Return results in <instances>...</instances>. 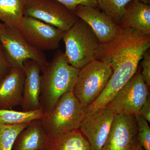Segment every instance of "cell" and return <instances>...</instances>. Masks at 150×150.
Segmentation results:
<instances>
[{
  "mask_svg": "<svg viewBox=\"0 0 150 150\" xmlns=\"http://www.w3.org/2000/svg\"><path fill=\"white\" fill-rule=\"evenodd\" d=\"M150 47V35L126 28L122 29L110 42L101 44L96 59L108 65L112 74L100 95L84 108L85 114L92 113L110 102L137 72L144 53Z\"/></svg>",
  "mask_w": 150,
  "mask_h": 150,
  "instance_id": "cell-1",
  "label": "cell"
},
{
  "mask_svg": "<svg viewBox=\"0 0 150 150\" xmlns=\"http://www.w3.org/2000/svg\"><path fill=\"white\" fill-rule=\"evenodd\" d=\"M79 70L68 63L64 53L60 50L42 68L40 102L44 114L52 110L62 96L73 91Z\"/></svg>",
  "mask_w": 150,
  "mask_h": 150,
  "instance_id": "cell-2",
  "label": "cell"
},
{
  "mask_svg": "<svg viewBox=\"0 0 150 150\" xmlns=\"http://www.w3.org/2000/svg\"><path fill=\"white\" fill-rule=\"evenodd\" d=\"M85 115L84 108L73 92H69L62 96L40 120L48 138L55 140L79 130Z\"/></svg>",
  "mask_w": 150,
  "mask_h": 150,
  "instance_id": "cell-3",
  "label": "cell"
},
{
  "mask_svg": "<svg viewBox=\"0 0 150 150\" xmlns=\"http://www.w3.org/2000/svg\"><path fill=\"white\" fill-rule=\"evenodd\" d=\"M62 40L65 44L67 62L78 69L96 59L101 45L91 27L80 18L65 31Z\"/></svg>",
  "mask_w": 150,
  "mask_h": 150,
  "instance_id": "cell-4",
  "label": "cell"
},
{
  "mask_svg": "<svg viewBox=\"0 0 150 150\" xmlns=\"http://www.w3.org/2000/svg\"><path fill=\"white\" fill-rule=\"evenodd\" d=\"M112 74V69L108 65L97 59L79 69L72 92L84 108L91 104L100 95Z\"/></svg>",
  "mask_w": 150,
  "mask_h": 150,
  "instance_id": "cell-5",
  "label": "cell"
},
{
  "mask_svg": "<svg viewBox=\"0 0 150 150\" xmlns=\"http://www.w3.org/2000/svg\"><path fill=\"white\" fill-rule=\"evenodd\" d=\"M0 41L7 60L12 68H23V62L30 59L37 62L42 69L48 62L43 51L30 45L18 27L6 25L0 34Z\"/></svg>",
  "mask_w": 150,
  "mask_h": 150,
  "instance_id": "cell-6",
  "label": "cell"
},
{
  "mask_svg": "<svg viewBox=\"0 0 150 150\" xmlns=\"http://www.w3.org/2000/svg\"><path fill=\"white\" fill-rule=\"evenodd\" d=\"M24 16L37 19L66 31L79 19L73 11L56 0H26Z\"/></svg>",
  "mask_w": 150,
  "mask_h": 150,
  "instance_id": "cell-7",
  "label": "cell"
},
{
  "mask_svg": "<svg viewBox=\"0 0 150 150\" xmlns=\"http://www.w3.org/2000/svg\"><path fill=\"white\" fill-rule=\"evenodd\" d=\"M141 67L108 103L116 114L135 115L149 96L147 85L142 78Z\"/></svg>",
  "mask_w": 150,
  "mask_h": 150,
  "instance_id": "cell-8",
  "label": "cell"
},
{
  "mask_svg": "<svg viewBox=\"0 0 150 150\" xmlns=\"http://www.w3.org/2000/svg\"><path fill=\"white\" fill-rule=\"evenodd\" d=\"M18 28L30 45L42 51L59 48L65 32L37 19L26 16H23Z\"/></svg>",
  "mask_w": 150,
  "mask_h": 150,
  "instance_id": "cell-9",
  "label": "cell"
},
{
  "mask_svg": "<svg viewBox=\"0 0 150 150\" xmlns=\"http://www.w3.org/2000/svg\"><path fill=\"white\" fill-rule=\"evenodd\" d=\"M116 113L107 104L92 113L85 114L79 130L92 150H100L106 142Z\"/></svg>",
  "mask_w": 150,
  "mask_h": 150,
  "instance_id": "cell-10",
  "label": "cell"
},
{
  "mask_svg": "<svg viewBox=\"0 0 150 150\" xmlns=\"http://www.w3.org/2000/svg\"><path fill=\"white\" fill-rule=\"evenodd\" d=\"M138 142L135 116L116 114L106 142L100 150H134Z\"/></svg>",
  "mask_w": 150,
  "mask_h": 150,
  "instance_id": "cell-11",
  "label": "cell"
},
{
  "mask_svg": "<svg viewBox=\"0 0 150 150\" xmlns=\"http://www.w3.org/2000/svg\"><path fill=\"white\" fill-rule=\"evenodd\" d=\"M73 12L91 27L101 44L113 40L122 30L112 18L98 8L79 5Z\"/></svg>",
  "mask_w": 150,
  "mask_h": 150,
  "instance_id": "cell-12",
  "label": "cell"
},
{
  "mask_svg": "<svg viewBox=\"0 0 150 150\" xmlns=\"http://www.w3.org/2000/svg\"><path fill=\"white\" fill-rule=\"evenodd\" d=\"M23 66L25 77L21 105L23 111L40 110L41 67L37 62L30 59L23 62Z\"/></svg>",
  "mask_w": 150,
  "mask_h": 150,
  "instance_id": "cell-13",
  "label": "cell"
},
{
  "mask_svg": "<svg viewBox=\"0 0 150 150\" xmlns=\"http://www.w3.org/2000/svg\"><path fill=\"white\" fill-rule=\"evenodd\" d=\"M25 73L23 68H13L0 83V109H11L21 105Z\"/></svg>",
  "mask_w": 150,
  "mask_h": 150,
  "instance_id": "cell-14",
  "label": "cell"
},
{
  "mask_svg": "<svg viewBox=\"0 0 150 150\" xmlns=\"http://www.w3.org/2000/svg\"><path fill=\"white\" fill-rule=\"evenodd\" d=\"M119 26L121 29H130L139 34L150 35L149 4L131 0L126 5Z\"/></svg>",
  "mask_w": 150,
  "mask_h": 150,
  "instance_id": "cell-15",
  "label": "cell"
},
{
  "mask_svg": "<svg viewBox=\"0 0 150 150\" xmlns=\"http://www.w3.org/2000/svg\"><path fill=\"white\" fill-rule=\"evenodd\" d=\"M50 139L44 131L41 120L36 119L28 123L21 131L12 150H46Z\"/></svg>",
  "mask_w": 150,
  "mask_h": 150,
  "instance_id": "cell-16",
  "label": "cell"
},
{
  "mask_svg": "<svg viewBox=\"0 0 150 150\" xmlns=\"http://www.w3.org/2000/svg\"><path fill=\"white\" fill-rule=\"evenodd\" d=\"M26 0H0V21L6 26L18 27L23 18Z\"/></svg>",
  "mask_w": 150,
  "mask_h": 150,
  "instance_id": "cell-17",
  "label": "cell"
},
{
  "mask_svg": "<svg viewBox=\"0 0 150 150\" xmlns=\"http://www.w3.org/2000/svg\"><path fill=\"white\" fill-rule=\"evenodd\" d=\"M46 150H92L87 140L79 129L57 139H50Z\"/></svg>",
  "mask_w": 150,
  "mask_h": 150,
  "instance_id": "cell-18",
  "label": "cell"
},
{
  "mask_svg": "<svg viewBox=\"0 0 150 150\" xmlns=\"http://www.w3.org/2000/svg\"><path fill=\"white\" fill-rule=\"evenodd\" d=\"M44 115L40 109L28 111L0 109V124L15 125L29 123L36 119H41Z\"/></svg>",
  "mask_w": 150,
  "mask_h": 150,
  "instance_id": "cell-19",
  "label": "cell"
},
{
  "mask_svg": "<svg viewBox=\"0 0 150 150\" xmlns=\"http://www.w3.org/2000/svg\"><path fill=\"white\" fill-rule=\"evenodd\" d=\"M131 0H96L98 8L119 25L126 5Z\"/></svg>",
  "mask_w": 150,
  "mask_h": 150,
  "instance_id": "cell-20",
  "label": "cell"
},
{
  "mask_svg": "<svg viewBox=\"0 0 150 150\" xmlns=\"http://www.w3.org/2000/svg\"><path fill=\"white\" fill-rule=\"evenodd\" d=\"M29 123L0 124V150H12L17 137Z\"/></svg>",
  "mask_w": 150,
  "mask_h": 150,
  "instance_id": "cell-21",
  "label": "cell"
},
{
  "mask_svg": "<svg viewBox=\"0 0 150 150\" xmlns=\"http://www.w3.org/2000/svg\"><path fill=\"white\" fill-rule=\"evenodd\" d=\"M138 129V139L145 150H150V128L149 123L139 114L135 115Z\"/></svg>",
  "mask_w": 150,
  "mask_h": 150,
  "instance_id": "cell-22",
  "label": "cell"
},
{
  "mask_svg": "<svg viewBox=\"0 0 150 150\" xmlns=\"http://www.w3.org/2000/svg\"><path fill=\"white\" fill-rule=\"evenodd\" d=\"M141 63V73L144 81L148 87L150 85V48L145 51Z\"/></svg>",
  "mask_w": 150,
  "mask_h": 150,
  "instance_id": "cell-23",
  "label": "cell"
},
{
  "mask_svg": "<svg viewBox=\"0 0 150 150\" xmlns=\"http://www.w3.org/2000/svg\"><path fill=\"white\" fill-rule=\"evenodd\" d=\"M65 6L70 10L74 12L79 5H82L93 7L98 8L96 0H56Z\"/></svg>",
  "mask_w": 150,
  "mask_h": 150,
  "instance_id": "cell-24",
  "label": "cell"
},
{
  "mask_svg": "<svg viewBox=\"0 0 150 150\" xmlns=\"http://www.w3.org/2000/svg\"><path fill=\"white\" fill-rule=\"evenodd\" d=\"M12 69L7 60L0 41V83L10 73Z\"/></svg>",
  "mask_w": 150,
  "mask_h": 150,
  "instance_id": "cell-25",
  "label": "cell"
},
{
  "mask_svg": "<svg viewBox=\"0 0 150 150\" xmlns=\"http://www.w3.org/2000/svg\"><path fill=\"white\" fill-rule=\"evenodd\" d=\"M139 114L143 118L148 121L150 122V96L148 97L140 109Z\"/></svg>",
  "mask_w": 150,
  "mask_h": 150,
  "instance_id": "cell-26",
  "label": "cell"
},
{
  "mask_svg": "<svg viewBox=\"0 0 150 150\" xmlns=\"http://www.w3.org/2000/svg\"><path fill=\"white\" fill-rule=\"evenodd\" d=\"M134 150H145L144 149V148H143V147L141 146V145L140 144L139 142H138V143H137V146H136V147L135 148V149H134Z\"/></svg>",
  "mask_w": 150,
  "mask_h": 150,
  "instance_id": "cell-27",
  "label": "cell"
},
{
  "mask_svg": "<svg viewBox=\"0 0 150 150\" xmlns=\"http://www.w3.org/2000/svg\"><path fill=\"white\" fill-rule=\"evenodd\" d=\"M6 26L5 24L3 23H1L0 22V34L2 32L3 30H4V28H5Z\"/></svg>",
  "mask_w": 150,
  "mask_h": 150,
  "instance_id": "cell-28",
  "label": "cell"
},
{
  "mask_svg": "<svg viewBox=\"0 0 150 150\" xmlns=\"http://www.w3.org/2000/svg\"><path fill=\"white\" fill-rule=\"evenodd\" d=\"M139 1H141L145 4H150V0H139Z\"/></svg>",
  "mask_w": 150,
  "mask_h": 150,
  "instance_id": "cell-29",
  "label": "cell"
}]
</instances>
